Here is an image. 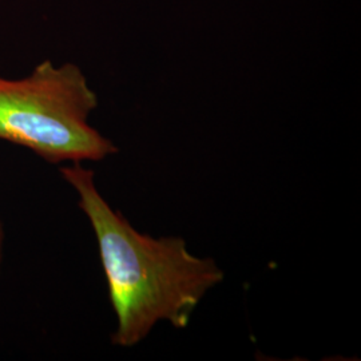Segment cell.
Returning a JSON list of instances; mask_svg holds the SVG:
<instances>
[{"label": "cell", "instance_id": "cell-1", "mask_svg": "<svg viewBox=\"0 0 361 361\" xmlns=\"http://www.w3.org/2000/svg\"><path fill=\"white\" fill-rule=\"evenodd\" d=\"M61 174L77 192L97 237L116 316L111 343L134 347L159 322L185 329L200 301L225 277L216 261L195 257L182 237L154 238L138 232L107 204L95 186L94 170L82 162L62 166Z\"/></svg>", "mask_w": 361, "mask_h": 361}, {"label": "cell", "instance_id": "cell-2", "mask_svg": "<svg viewBox=\"0 0 361 361\" xmlns=\"http://www.w3.org/2000/svg\"><path fill=\"white\" fill-rule=\"evenodd\" d=\"M98 95L80 67L43 61L25 78L0 77V141L52 165L98 162L118 147L89 123Z\"/></svg>", "mask_w": 361, "mask_h": 361}, {"label": "cell", "instance_id": "cell-3", "mask_svg": "<svg viewBox=\"0 0 361 361\" xmlns=\"http://www.w3.org/2000/svg\"><path fill=\"white\" fill-rule=\"evenodd\" d=\"M3 243H4V232H3V225L0 219V269H1V261H3Z\"/></svg>", "mask_w": 361, "mask_h": 361}]
</instances>
